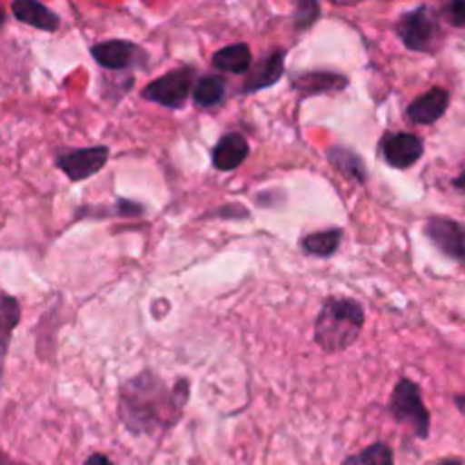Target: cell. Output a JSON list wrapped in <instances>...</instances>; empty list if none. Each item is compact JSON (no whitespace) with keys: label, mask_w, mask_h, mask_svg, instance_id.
I'll return each instance as SVG.
<instances>
[{"label":"cell","mask_w":465,"mask_h":465,"mask_svg":"<svg viewBox=\"0 0 465 465\" xmlns=\"http://www.w3.org/2000/svg\"><path fill=\"white\" fill-rule=\"evenodd\" d=\"M395 30H398L402 44L413 53H434L440 44V36H443L439 14L427 5L402 14Z\"/></svg>","instance_id":"3957f363"},{"label":"cell","mask_w":465,"mask_h":465,"mask_svg":"<svg viewBox=\"0 0 465 465\" xmlns=\"http://www.w3.org/2000/svg\"><path fill=\"white\" fill-rule=\"evenodd\" d=\"M450 107V91L443 86H434L427 94L418 95L407 109L409 121H413L416 125H434L436 121L445 116Z\"/></svg>","instance_id":"8fae6325"},{"label":"cell","mask_w":465,"mask_h":465,"mask_svg":"<svg viewBox=\"0 0 465 465\" xmlns=\"http://www.w3.org/2000/svg\"><path fill=\"white\" fill-rule=\"evenodd\" d=\"M452 186H454V189H459V191H465V171L459 173V175L454 177Z\"/></svg>","instance_id":"cb8c5ba5"},{"label":"cell","mask_w":465,"mask_h":465,"mask_svg":"<svg viewBox=\"0 0 465 465\" xmlns=\"http://www.w3.org/2000/svg\"><path fill=\"white\" fill-rule=\"evenodd\" d=\"M189 398V384L184 380L173 391L166 389L162 377L145 371L121 386V420L132 434H154L171 427L182 413Z\"/></svg>","instance_id":"6da1fadb"},{"label":"cell","mask_w":465,"mask_h":465,"mask_svg":"<svg viewBox=\"0 0 465 465\" xmlns=\"http://www.w3.org/2000/svg\"><path fill=\"white\" fill-rule=\"evenodd\" d=\"M213 68L223 73H234V75H243L252 68V50L248 44H232L213 53L212 57Z\"/></svg>","instance_id":"9a60e30c"},{"label":"cell","mask_w":465,"mask_h":465,"mask_svg":"<svg viewBox=\"0 0 465 465\" xmlns=\"http://www.w3.org/2000/svg\"><path fill=\"white\" fill-rule=\"evenodd\" d=\"M91 54H94L95 62L103 68H107V71H125V68L141 64V59H145L143 50L136 48L130 41L121 39L95 44L94 48H91Z\"/></svg>","instance_id":"9c48e42d"},{"label":"cell","mask_w":465,"mask_h":465,"mask_svg":"<svg viewBox=\"0 0 465 465\" xmlns=\"http://www.w3.org/2000/svg\"><path fill=\"white\" fill-rule=\"evenodd\" d=\"M14 16L18 18L25 25L36 27V30L44 32H57L59 30V16L48 9L45 5L36 3V0H16L12 5Z\"/></svg>","instance_id":"5bb4252c"},{"label":"cell","mask_w":465,"mask_h":465,"mask_svg":"<svg viewBox=\"0 0 465 465\" xmlns=\"http://www.w3.org/2000/svg\"><path fill=\"white\" fill-rule=\"evenodd\" d=\"M84 465H114L112 459H107L104 454H91L89 459H86Z\"/></svg>","instance_id":"603a6c76"},{"label":"cell","mask_w":465,"mask_h":465,"mask_svg":"<svg viewBox=\"0 0 465 465\" xmlns=\"http://www.w3.org/2000/svg\"><path fill=\"white\" fill-rule=\"evenodd\" d=\"M366 313L357 300L327 298L313 327V339L325 352H341L357 341Z\"/></svg>","instance_id":"7a4b0ae2"},{"label":"cell","mask_w":465,"mask_h":465,"mask_svg":"<svg viewBox=\"0 0 465 465\" xmlns=\"http://www.w3.org/2000/svg\"><path fill=\"white\" fill-rule=\"evenodd\" d=\"M343 465H393V450L386 443H375L345 459Z\"/></svg>","instance_id":"ffe728a7"},{"label":"cell","mask_w":465,"mask_h":465,"mask_svg":"<svg viewBox=\"0 0 465 465\" xmlns=\"http://www.w3.org/2000/svg\"><path fill=\"white\" fill-rule=\"evenodd\" d=\"M3 23H5V12L0 9V27H3Z\"/></svg>","instance_id":"4316f807"},{"label":"cell","mask_w":465,"mask_h":465,"mask_svg":"<svg viewBox=\"0 0 465 465\" xmlns=\"http://www.w3.org/2000/svg\"><path fill=\"white\" fill-rule=\"evenodd\" d=\"M318 16H321V7L316 3H300L293 16L295 27L298 30H307V27H312L318 21Z\"/></svg>","instance_id":"44dd1931"},{"label":"cell","mask_w":465,"mask_h":465,"mask_svg":"<svg viewBox=\"0 0 465 465\" xmlns=\"http://www.w3.org/2000/svg\"><path fill=\"white\" fill-rule=\"evenodd\" d=\"M293 89L300 98H312V95H336L348 86V77L331 71H307L293 75Z\"/></svg>","instance_id":"30bf717a"},{"label":"cell","mask_w":465,"mask_h":465,"mask_svg":"<svg viewBox=\"0 0 465 465\" xmlns=\"http://www.w3.org/2000/svg\"><path fill=\"white\" fill-rule=\"evenodd\" d=\"M248 73L250 77L243 84V94H254V91H262L266 86L277 84L282 80V75H284V53L275 50V53L266 54Z\"/></svg>","instance_id":"7c38bea8"},{"label":"cell","mask_w":465,"mask_h":465,"mask_svg":"<svg viewBox=\"0 0 465 465\" xmlns=\"http://www.w3.org/2000/svg\"><path fill=\"white\" fill-rule=\"evenodd\" d=\"M436 465H463L461 461H457V459H445V461L436 463Z\"/></svg>","instance_id":"484cf974"},{"label":"cell","mask_w":465,"mask_h":465,"mask_svg":"<svg viewBox=\"0 0 465 465\" xmlns=\"http://www.w3.org/2000/svg\"><path fill=\"white\" fill-rule=\"evenodd\" d=\"M327 159H330L331 166L339 173H343L345 177L354 182H366V166H363L361 157L352 150L343 148V145H334V148L327 150Z\"/></svg>","instance_id":"2e32d148"},{"label":"cell","mask_w":465,"mask_h":465,"mask_svg":"<svg viewBox=\"0 0 465 465\" xmlns=\"http://www.w3.org/2000/svg\"><path fill=\"white\" fill-rule=\"evenodd\" d=\"M391 413H393L395 420L400 425L411 427L413 434L418 436L420 440L430 439L431 431V416L427 411L425 402H422V393L420 386L411 380H400L398 386L393 389V395H391V404H389Z\"/></svg>","instance_id":"277c9868"},{"label":"cell","mask_w":465,"mask_h":465,"mask_svg":"<svg viewBox=\"0 0 465 465\" xmlns=\"http://www.w3.org/2000/svg\"><path fill=\"white\" fill-rule=\"evenodd\" d=\"M425 145L418 134L411 132H393L381 139V154H384L386 163L398 171H407L413 163L420 162Z\"/></svg>","instance_id":"ba28073f"},{"label":"cell","mask_w":465,"mask_h":465,"mask_svg":"<svg viewBox=\"0 0 465 465\" xmlns=\"http://www.w3.org/2000/svg\"><path fill=\"white\" fill-rule=\"evenodd\" d=\"M341 241H343V232L341 230H325L313 232L302 239V250L312 257H331L339 250Z\"/></svg>","instance_id":"d6986e66"},{"label":"cell","mask_w":465,"mask_h":465,"mask_svg":"<svg viewBox=\"0 0 465 465\" xmlns=\"http://www.w3.org/2000/svg\"><path fill=\"white\" fill-rule=\"evenodd\" d=\"M250 154V145L245 141L243 134L239 132H230V134L223 136L216 143L212 154V162L218 171H234L241 163L245 162V157Z\"/></svg>","instance_id":"4fadbf2b"},{"label":"cell","mask_w":465,"mask_h":465,"mask_svg":"<svg viewBox=\"0 0 465 465\" xmlns=\"http://www.w3.org/2000/svg\"><path fill=\"white\" fill-rule=\"evenodd\" d=\"M454 407L461 413H465V395H457V398H454Z\"/></svg>","instance_id":"d4e9b609"},{"label":"cell","mask_w":465,"mask_h":465,"mask_svg":"<svg viewBox=\"0 0 465 465\" xmlns=\"http://www.w3.org/2000/svg\"><path fill=\"white\" fill-rule=\"evenodd\" d=\"M425 236L439 252L465 266V225L448 216H431L425 223Z\"/></svg>","instance_id":"8992f818"},{"label":"cell","mask_w":465,"mask_h":465,"mask_svg":"<svg viewBox=\"0 0 465 465\" xmlns=\"http://www.w3.org/2000/svg\"><path fill=\"white\" fill-rule=\"evenodd\" d=\"M107 159H109V148H104V145L66 150V153H62L57 157V168L71 182H82L86 180V177L95 175L98 171H103Z\"/></svg>","instance_id":"52a82bcc"},{"label":"cell","mask_w":465,"mask_h":465,"mask_svg":"<svg viewBox=\"0 0 465 465\" xmlns=\"http://www.w3.org/2000/svg\"><path fill=\"white\" fill-rule=\"evenodd\" d=\"M440 16L452 27H465V0H452L440 7Z\"/></svg>","instance_id":"7402d4cb"},{"label":"cell","mask_w":465,"mask_h":465,"mask_svg":"<svg viewBox=\"0 0 465 465\" xmlns=\"http://www.w3.org/2000/svg\"><path fill=\"white\" fill-rule=\"evenodd\" d=\"M193 100L198 107H216L227 94V80L223 75H204L193 86Z\"/></svg>","instance_id":"e0dca14e"},{"label":"cell","mask_w":465,"mask_h":465,"mask_svg":"<svg viewBox=\"0 0 465 465\" xmlns=\"http://www.w3.org/2000/svg\"><path fill=\"white\" fill-rule=\"evenodd\" d=\"M21 322V304L12 295H3L0 298V361L5 359L9 348V341H12L14 327Z\"/></svg>","instance_id":"ac0fdd59"},{"label":"cell","mask_w":465,"mask_h":465,"mask_svg":"<svg viewBox=\"0 0 465 465\" xmlns=\"http://www.w3.org/2000/svg\"><path fill=\"white\" fill-rule=\"evenodd\" d=\"M195 82V71L193 68H175V71H168L166 75L157 77V80L150 82L141 95L150 103L163 104L168 109H180L186 103V98L193 91Z\"/></svg>","instance_id":"5b68a950"}]
</instances>
